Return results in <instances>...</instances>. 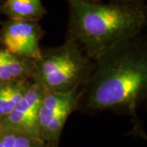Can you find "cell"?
Wrapping results in <instances>:
<instances>
[{
	"label": "cell",
	"mask_w": 147,
	"mask_h": 147,
	"mask_svg": "<svg viewBox=\"0 0 147 147\" xmlns=\"http://www.w3.org/2000/svg\"><path fill=\"white\" fill-rule=\"evenodd\" d=\"M147 96V41L144 32L111 47L93 61L81 88L78 110L94 114L111 111L131 117L143 130L137 110Z\"/></svg>",
	"instance_id": "cell-1"
},
{
	"label": "cell",
	"mask_w": 147,
	"mask_h": 147,
	"mask_svg": "<svg viewBox=\"0 0 147 147\" xmlns=\"http://www.w3.org/2000/svg\"><path fill=\"white\" fill-rule=\"evenodd\" d=\"M67 3L66 37L78 42L92 61L144 32L147 25L146 3L118 5L92 0H67Z\"/></svg>",
	"instance_id": "cell-2"
},
{
	"label": "cell",
	"mask_w": 147,
	"mask_h": 147,
	"mask_svg": "<svg viewBox=\"0 0 147 147\" xmlns=\"http://www.w3.org/2000/svg\"><path fill=\"white\" fill-rule=\"evenodd\" d=\"M34 82L48 92L81 89L93 67L79 44L65 37L61 45L42 48Z\"/></svg>",
	"instance_id": "cell-3"
},
{
	"label": "cell",
	"mask_w": 147,
	"mask_h": 147,
	"mask_svg": "<svg viewBox=\"0 0 147 147\" xmlns=\"http://www.w3.org/2000/svg\"><path fill=\"white\" fill-rule=\"evenodd\" d=\"M80 97L81 89L44 91L38 116L39 137L43 142L53 147H59L64 127L69 115L78 110Z\"/></svg>",
	"instance_id": "cell-4"
},
{
	"label": "cell",
	"mask_w": 147,
	"mask_h": 147,
	"mask_svg": "<svg viewBox=\"0 0 147 147\" xmlns=\"http://www.w3.org/2000/svg\"><path fill=\"white\" fill-rule=\"evenodd\" d=\"M45 34L39 22L7 19L0 21V46L22 57L38 61Z\"/></svg>",
	"instance_id": "cell-5"
},
{
	"label": "cell",
	"mask_w": 147,
	"mask_h": 147,
	"mask_svg": "<svg viewBox=\"0 0 147 147\" xmlns=\"http://www.w3.org/2000/svg\"><path fill=\"white\" fill-rule=\"evenodd\" d=\"M44 91L41 85L34 81L32 82L16 107L6 118L0 121V127L17 130L40 138L38 116Z\"/></svg>",
	"instance_id": "cell-6"
},
{
	"label": "cell",
	"mask_w": 147,
	"mask_h": 147,
	"mask_svg": "<svg viewBox=\"0 0 147 147\" xmlns=\"http://www.w3.org/2000/svg\"><path fill=\"white\" fill-rule=\"evenodd\" d=\"M36 61L22 57L0 46V84L34 81Z\"/></svg>",
	"instance_id": "cell-7"
},
{
	"label": "cell",
	"mask_w": 147,
	"mask_h": 147,
	"mask_svg": "<svg viewBox=\"0 0 147 147\" xmlns=\"http://www.w3.org/2000/svg\"><path fill=\"white\" fill-rule=\"evenodd\" d=\"M0 14L7 19L39 22L47 14L42 0H5Z\"/></svg>",
	"instance_id": "cell-8"
},
{
	"label": "cell",
	"mask_w": 147,
	"mask_h": 147,
	"mask_svg": "<svg viewBox=\"0 0 147 147\" xmlns=\"http://www.w3.org/2000/svg\"><path fill=\"white\" fill-rule=\"evenodd\" d=\"M34 81L0 84V121L10 114Z\"/></svg>",
	"instance_id": "cell-9"
},
{
	"label": "cell",
	"mask_w": 147,
	"mask_h": 147,
	"mask_svg": "<svg viewBox=\"0 0 147 147\" xmlns=\"http://www.w3.org/2000/svg\"><path fill=\"white\" fill-rule=\"evenodd\" d=\"M0 147H53L40 138L22 131L0 128Z\"/></svg>",
	"instance_id": "cell-10"
},
{
	"label": "cell",
	"mask_w": 147,
	"mask_h": 147,
	"mask_svg": "<svg viewBox=\"0 0 147 147\" xmlns=\"http://www.w3.org/2000/svg\"><path fill=\"white\" fill-rule=\"evenodd\" d=\"M146 0H107V3L118 5H136L143 4Z\"/></svg>",
	"instance_id": "cell-11"
},
{
	"label": "cell",
	"mask_w": 147,
	"mask_h": 147,
	"mask_svg": "<svg viewBox=\"0 0 147 147\" xmlns=\"http://www.w3.org/2000/svg\"><path fill=\"white\" fill-rule=\"evenodd\" d=\"M5 2V0H0V7L3 4V3Z\"/></svg>",
	"instance_id": "cell-12"
},
{
	"label": "cell",
	"mask_w": 147,
	"mask_h": 147,
	"mask_svg": "<svg viewBox=\"0 0 147 147\" xmlns=\"http://www.w3.org/2000/svg\"><path fill=\"white\" fill-rule=\"evenodd\" d=\"M92 1H95V2H102V0H92Z\"/></svg>",
	"instance_id": "cell-13"
},
{
	"label": "cell",
	"mask_w": 147,
	"mask_h": 147,
	"mask_svg": "<svg viewBox=\"0 0 147 147\" xmlns=\"http://www.w3.org/2000/svg\"><path fill=\"white\" fill-rule=\"evenodd\" d=\"M0 128H1V127H0Z\"/></svg>",
	"instance_id": "cell-14"
}]
</instances>
